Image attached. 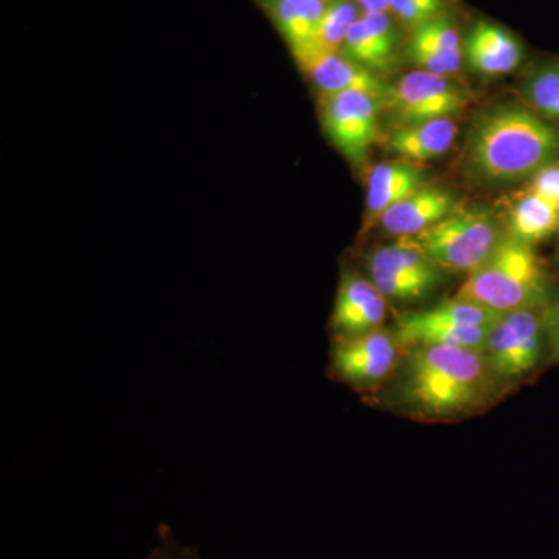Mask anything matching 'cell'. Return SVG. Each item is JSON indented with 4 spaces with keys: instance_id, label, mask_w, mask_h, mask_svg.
<instances>
[{
    "instance_id": "16",
    "label": "cell",
    "mask_w": 559,
    "mask_h": 559,
    "mask_svg": "<svg viewBox=\"0 0 559 559\" xmlns=\"http://www.w3.org/2000/svg\"><path fill=\"white\" fill-rule=\"evenodd\" d=\"M454 194L437 187H423L382 213V229L396 238H415L452 215Z\"/></svg>"
},
{
    "instance_id": "10",
    "label": "cell",
    "mask_w": 559,
    "mask_h": 559,
    "mask_svg": "<svg viewBox=\"0 0 559 559\" xmlns=\"http://www.w3.org/2000/svg\"><path fill=\"white\" fill-rule=\"evenodd\" d=\"M465 91L439 73L414 70L392 84L384 114L392 130L425 121L451 119L466 106Z\"/></svg>"
},
{
    "instance_id": "5",
    "label": "cell",
    "mask_w": 559,
    "mask_h": 559,
    "mask_svg": "<svg viewBox=\"0 0 559 559\" xmlns=\"http://www.w3.org/2000/svg\"><path fill=\"white\" fill-rule=\"evenodd\" d=\"M506 234L491 213L473 210L452 213L415 240L441 270L471 275L492 255Z\"/></svg>"
},
{
    "instance_id": "17",
    "label": "cell",
    "mask_w": 559,
    "mask_h": 559,
    "mask_svg": "<svg viewBox=\"0 0 559 559\" xmlns=\"http://www.w3.org/2000/svg\"><path fill=\"white\" fill-rule=\"evenodd\" d=\"M289 47L294 61L311 50L325 0H253Z\"/></svg>"
},
{
    "instance_id": "24",
    "label": "cell",
    "mask_w": 559,
    "mask_h": 559,
    "mask_svg": "<svg viewBox=\"0 0 559 559\" xmlns=\"http://www.w3.org/2000/svg\"><path fill=\"white\" fill-rule=\"evenodd\" d=\"M142 559H205L200 549L179 543L168 524L157 528V544Z\"/></svg>"
},
{
    "instance_id": "3",
    "label": "cell",
    "mask_w": 559,
    "mask_h": 559,
    "mask_svg": "<svg viewBox=\"0 0 559 559\" xmlns=\"http://www.w3.org/2000/svg\"><path fill=\"white\" fill-rule=\"evenodd\" d=\"M460 300L473 301L500 314L547 305L546 272L533 246L509 234L498 249L455 294Z\"/></svg>"
},
{
    "instance_id": "14",
    "label": "cell",
    "mask_w": 559,
    "mask_h": 559,
    "mask_svg": "<svg viewBox=\"0 0 559 559\" xmlns=\"http://www.w3.org/2000/svg\"><path fill=\"white\" fill-rule=\"evenodd\" d=\"M522 60L521 40L495 22L477 21L463 39V61L477 75H507L520 68Z\"/></svg>"
},
{
    "instance_id": "6",
    "label": "cell",
    "mask_w": 559,
    "mask_h": 559,
    "mask_svg": "<svg viewBox=\"0 0 559 559\" xmlns=\"http://www.w3.org/2000/svg\"><path fill=\"white\" fill-rule=\"evenodd\" d=\"M547 342V305L506 312L489 333L485 360L499 385L536 369Z\"/></svg>"
},
{
    "instance_id": "27",
    "label": "cell",
    "mask_w": 559,
    "mask_h": 559,
    "mask_svg": "<svg viewBox=\"0 0 559 559\" xmlns=\"http://www.w3.org/2000/svg\"><path fill=\"white\" fill-rule=\"evenodd\" d=\"M362 13H390V0H358Z\"/></svg>"
},
{
    "instance_id": "4",
    "label": "cell",
    "mask_w": 559,
    "mask_h": 559,
    "mask_svg": "<svg viewBox=\"0 0 559 559\" xmlns=\"http://www.w3.org/2000/svg\"><path fill=\"white\" fill-rule=\"evenodd\" d=\"M500 318V312L454 297L430 310L403 312L396 319L393 334L403 349L414 345H447L484 353L489 333Z\"/></svg>"
},
{
    "instance_id": "11",
    "label": "cell",
    "mask_w": 559,
    "mask_h": 559,
    "mask_svg": "<svg viewBox=\"0 0 559 559\" xmlns=\"http://www.w3.org/2000/svg\"><path fill=\"white\" fill-rule=\"evenodd\" d=\"M388 318V299L371 280L342 272L330 329L333 337L359 336L380 330Z\"/></svg>"
},
{
    "instance_id": "9",
    "label": "cell",
    "mask_w": 559,
    "mask_h": 559,
    "mask_svg": "<svg viewBox=\"0 0 559 559\" xmlns=\"http://www.w3.org/2000/svg\"><path fill=\"white\" fill-rule=\"evenodd\" d=\"M371 282L393 301L421 300L443 282V270L415 238H399L378 248L369 260Z\"/></svg>"
},
{
    "instance_id": "8",
    "label": "cell",
    "mask_w": 559,
    "mask_h": 559,
    "mask_svg": "<svg viewBox=\"0 0 559 559\" xmlns=\"http://www.w3.org/2000/svg\"><path fill=\"white\" fill-rule=\"evenodd\" d=\"M403 348L393 331H370L359 336L333 337L330 349V377L349 388H380L395 373Z\"/></svg>"
},
{
    "instance_id": "23",
    "label": "cell",
    "mask_w": 559,
    "mask_h": 559,
    "mask_svg": "<svg viewBox=\"0 0 559 559\" xmlns=\"http://www.w3.org/2000/svg\"><path fill=\"white\" fill-rule=\"evenodd\" d=\"M448 0H390V13L412 28L447 13Z\"/></svg>"
},
{
    "instance_id": "1",
    "label": "cell",
    "mask_w": 559,
    "mask_h": 559,
    "mask_svg": "<svg viewBox=\"0 0 559 559\" xmlns=\"http://www.w3.org/2000/svg\"><path fill=\"white\" fill-rule=\"evenodd\" d=\"M384 399L418 419H452L487 406L498 381L484 353L447 345L403 349Z\"/></svg>"
},
{
    "instance_id": "13",
    "label": "cell",
    "mask_w": 559,
    "mask_h": 559,
    "mask_svg": "<svg viewBox=\"0 0 559 559\" xmlns=\"http://www.w3.org/2000/svg\"><path fill=\"white\" fill-rule=\"evenodd\" d=\"M404 60L418 70L450 76L462 69L463 39L450 14L433 17L412 28L403 50Z\"/></svg>"
},
{
    "instance_id": "7",
    "label": "cell",
    "mask_w": 559,
    "mask_h": 559,
    "mask_svg": "<svg viewBox=\"0 0 559 559\" xmlns=\"http://www.w3.org/2000/svg\"><path fill=\"white\" fill-rule=\"evenodd\" d=\"M385 100L364 92L319 95L323 132L342 156L355 165L366 162L371 146L381 138V114Z\"/></svg>"
},
{
    "instance_id": "26",
    "label": "cell",
    "mask_w": 559,
    "mask_h": 559,
    "mask_svg": "<svg viewBox=\"0 0 559 559\" xmlns=\"http://www.w3.org/2000/svg\"><path fill=\"white\" fill-rule=\"evenodd\" d=\"M547 345L550 348V359L559 362V301L547 307Z\"/></svg>"
},
{
    "instance_id": "20",
    "label": "cell",
    "mask_w": 559,
    "mask_h": 559,
    "mask_svg": "<svg viewBox=\"0 0 559 559\" xmlns=\"http://www.w3.org/2000/svg\"><path fill=\"white\" fill-rule=\"evenodd\" d=\"M558 227L559 205L528 191L511 209L507 234L514 240L533 246L549 238Z\"/></svg>"
},
{
    "instance_id": "18",
    "label": "cell",
    "mask_w": 559,
    "mask_h": 559,
    "mask_svg": "<svg viewBox=\"0 0 559 559\" xmlns=\"http://www.w3.org/2000/svg\"><path fill=\"white\" fill-rule=\"evenodd\" d=\"M426 171L411 162L377 165L370 173L367 190V223L380 221L385 210L426 187Z\"/></svg>"
},
{
    "instance_id": "25",
    "label": "cell",
    "mask_w": 559,
    "mask_h": 559,
    "mask_svg": "<svg viewBox=\"0 0 559 559\" xmlns=\"http://www.w3.org/2000/svg\"><path fill=\"white\" fill-rule=\"evenodd\" d=\"M530 193L538 194L551 204L559 205V164L547 165L543 170L536 173L530 182Z\"/></svg>"
},
{
    "instance_id": "21",
    "label": "cell",
    "mask_w": 559,
    "mask_h": 559,
    "mask_svg": "<svg viewBox=\"0 0 559 559\" xmlns=\"http://www.w3.org/2000/svg\"><path fill=\"white\" fill-rule=\"evenodd\" d=\"M360 14H362V10H360L358 0H325V10L320 17L311 50L296 62L319 53L341 51L349 27L359 20Z\"/></svg>"
},
{
    "instance_id": "12",
    "label": "cell",
    "mask_w": 559,
    "mask_h": 559,
    "mask_svg": "<svg viewBox=\"0 0 559 559\" xmlns=\"http://www.w3.org/2000/svg\"><path fill=\"white\" fill-rule=\"evenodd\" d=\"M400 46L399 27L390 13H362L349 27L341 51L382 79L399 66Z\"/></svg>"
},
{
    "instance_id": "2",
    "label": "cell",
    "mask_w": 559,
    "mask_h": 559,
    "mask_svg": "<svg viewBox=\"0 0 559 559\" xmlns=\"http://www.w3.org/2000/svg\"><path fill=\"white\" fill-rule=\"evenodd\" d=\"M559 156V131L521 106L481 114L466 143L471 173L489 182L532 179Z\"/></svg>"
},
{
    "instance_id": "15",
    "label": "cell",
    "mask_w": 559,
    "mask_h": 559,
    "mask_svg": "<svg viewBox=\"0 0 559 559\" xmlns=\"http://www.w3.org/2000/svg\"><path fill=\"white\" fill-rule=\"evenodd\" d=\"M297 66L323 95L364 92L388 100L392 90V84L385 83L380 75L362 68L358 62L349 60L342 51L314 55L297 62Z\"/></svg>"
},
{
    "instance_id": "22",
    "label": "cell",
    "mask_w": 559,
    "mask_h": 559,
    "mask_svg": "<svg viewBox=\"0 0 559 559\" xmlns=\"http://www.w3.org/2000/svg\"><path fill=\"white\" fill-rule=\"evenodd\" d=\"M527 98L539 112L559 120V66H544L525 84Z\"/></svg>"
},
{
    "instance_id": "19",
    "label": "cell",
    "mask_w": 559,
    "mask_h": 559,
    "mask_svg": "<svg viewBox=\"0 0 559 559\" xmlns=\"http://www.w3.org/2000/svg\"><path fill=\"white\" fill-rule=\"evenodd\" d=\"M457 124L452 119L425 121L395 128L389 134L388 146L392 153L412 162H426L443 156L452 148Z\"/></svg>"
}]
</instances>
